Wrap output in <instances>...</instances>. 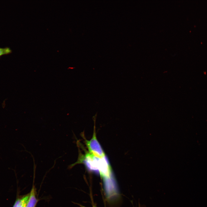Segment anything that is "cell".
<instances>
[{"mask_svg":"<svg viewBox=\"0 0 207 207\" xmlns=\"http://www.w3.org/2000/svg\"><path fill=\"white\" fill-rule=\"evenodd\" d=\"M97 168L98 170L102 177L107 178L110 177V167L105 156L99 158Z\"/></svg>","mask_w":207,"mask_h":207,"instance_id":"obj_2","label":"cell"},{"mask_svg":"<svg viewBox=\"0 0 207 207\" xmlns=\"http://www.w3.org/2000/svg\"><path fill=\"white\" fill-rule=\"evenodd\" d=\"M80 207H86V206H82V205H80ZM93 207H96L95 206H93Z\"/></svg>","mask_w":207,"mask_h":207,"instance_id":"obj_7","label":"cell"},{"mask_svg":"<svg viewBox=\"0 0 207 207\" xmlns=\"http://www.w3.org/2000/svg\"><path fill=\"white\" fill-rule=\"evenodd\" d=\"M29 196L28 194L16 201L13 207H26Z\"/></svg>","mask_w":207,"mask_h":207,"instance_id":"obj_5","label":"cell"},{"mask_svg":"<svg viewBox=\"0 0 207 207\" xmlns=\"http://www.w3.org/2000/svg\"><path fill=\"white\" fill-rule=\"evenodd\" d=\"M12 52L11 49L9 47H0V57L4 55L10 53Z\"/></svg>","mask_w":207,"mask_h":207,"instance_id":"obj_6","label":"cell"},{"mask_svg":"<svg viewBox=\"0 0 207 207\" xmlns=\"http://www.w3.org/2000/svg\"><path fill=\"white\" fill-rule=\"evenodd\" d=\"M37 202L38 200L35 195L34 187L33 186L29 194V197L26 207H35Z\"/></svg>","mask_w":207,"mask_h":207,"instance_id":"obj_4","label":"cell"},{"mask_svg":"<svg viewBox=\"0 0 207 207\" xmlns=\"http://www.w3.org/2000/svg\"><path fill=\"white\" fill-rule=\"evenodd\" d=\"M86 144L89 153L99 158L105 156L102 149L97 140L95 131L92 138L89 141H86Z\"/></svg>","mask_w":207,"mask_h":207,"instance_id":"obj_1","label":"cell"},{"mask_svg":"<svg viewBox=\"0 0 207 207\" xmlns=\"http://www.w3.org/2000/svg\"><path fill=\"white\" fill-rule=\"evenodd\" d=\"M99 158L90 153L87 154L83 159V161L87 167L93 170H98V163Z\"/></svg>","mask_w":207,"mask_h":207,"instance_id":"obj_3","label":"cell"}]
</instances>
